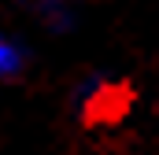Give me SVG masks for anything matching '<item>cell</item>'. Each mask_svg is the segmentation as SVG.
Masks as SVG:
<instances>
[{"label": "cell", "instance_id": "1", "mask_svg": "<svg viewBox=\"0 0 159 155\" xmlns=\"http://www.w3.org/2000/svg\"><path fill=\"white\" fill-rule=\"evenodd\" d=\"M22 67V55H19V48L11 44V41H4L0 37V78L4 74H15Z\"/></svg>", "mask_w": 159, "mask_h": 155}]
</instances>
